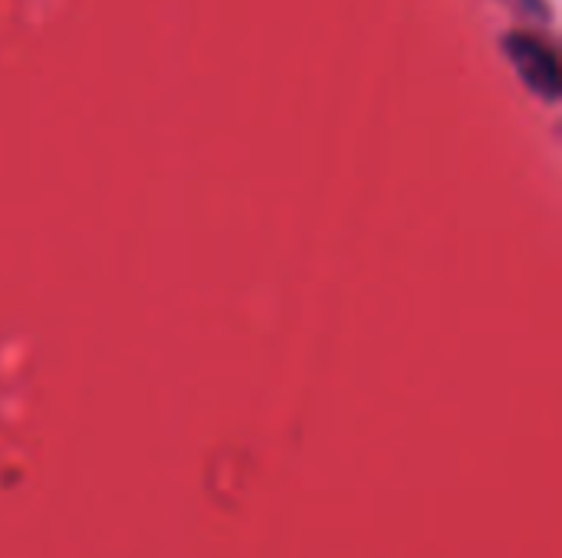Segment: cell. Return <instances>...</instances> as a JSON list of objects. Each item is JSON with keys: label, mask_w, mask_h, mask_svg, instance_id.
Listing matches in <instances>:
<instances>
[{"label": "cell", "mask_w": 562, "mask_h": 558, "mask_svg": "<svg viewBox=\"0 0 562 558\" xmlns=\"http://www.w3.org/2000/svg\"><path fill=\"white\" fill-rule=\"evenodd\" d=\"M504 49H507V56L514 59V66L520 69V76L527 79V86L537 95H543V99L560 95V72H557L553 49H547L540 39H533L527 33H507Z\"/></svg>", "instance_id": "6da1fadb"}]
</instances>
